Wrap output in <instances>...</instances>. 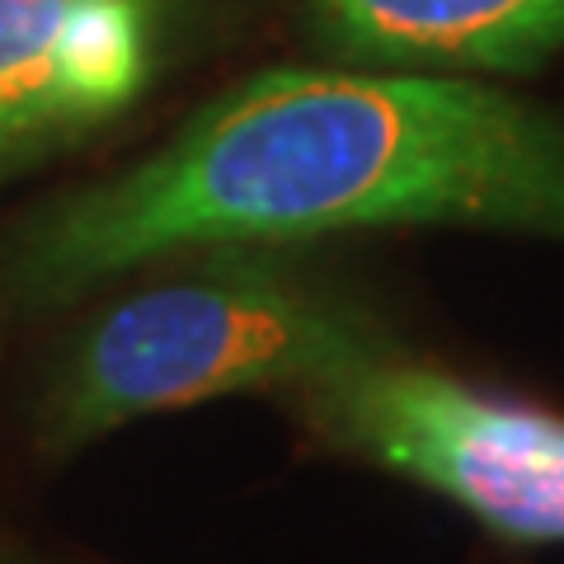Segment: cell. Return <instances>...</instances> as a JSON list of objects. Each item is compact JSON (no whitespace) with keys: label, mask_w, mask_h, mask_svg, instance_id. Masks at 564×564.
Masks as SVG:
<instances>
[{"label":"cell","mask_w":564,"mask_h":564,"mask_svg":"<svg viewBox=\"0 0 564 564\" xmlns=\"http://www.w3.org/2000/svg\"><path fill=\"white\" fill-rule=\"evenodd\" d=\"M381 226L564 240V118L452 70H259L141 165L47 207L10 278L47 306L174 250Z\"/></svg>","instance_id":"obj_1"},{"label":"cell","mask_w":564,"mask_h":564,"mask_svg":"<svg viewBox=\"0 0 564 564\" xmlns=\"http://www.w3.org/2000/svg\"><path fill=\"white\" fill-rule=\"evenodd\" d=\"M400 348L352 296L273 259H226L118 302L57 367L43 447L76 452L147 414L221 395L311 391Z\"/></svg>","instance_id":"obj_2"},{"label":"cell","mask_w":564,"mask_h":564,"mask_svg":"<svg viewBox=\"0 0 564 564\" xmlns=\"http://www.w3.org/2000/svg\"><path fill=\"white\" fill-rule=\"evenodd\" d=\"M315 433L527 545H564V414L386 348L302 391Z\"/></svg>","instance_id":"obj_3"},{"label":"cell","mask_w":564,"mask_h":564,"mask_svg":"<svg viewBox=\"0 0 564 564\" xmlns=\"http://www.w3.org/2000/svg\"><path fill=\"white\" fill-rule=\"evenodd\" d=\"M165 0H0V165L147 90Z\"/></svg>","instance_id":"obj_4"},{"label":"cell","mask_w":564,"mask_h":564,"mask_svg":"<svg viewBox=\"0 0 564 564\" xmlns=\"http://www.w3.org/2000/svg\"><path fill=\"white\" fill-rule=\"evenodd\" d=\"M329 57L386 70H536L564 52V0H311Z\"/></svg>","instance_id":"obj_5"}]
</instances>
